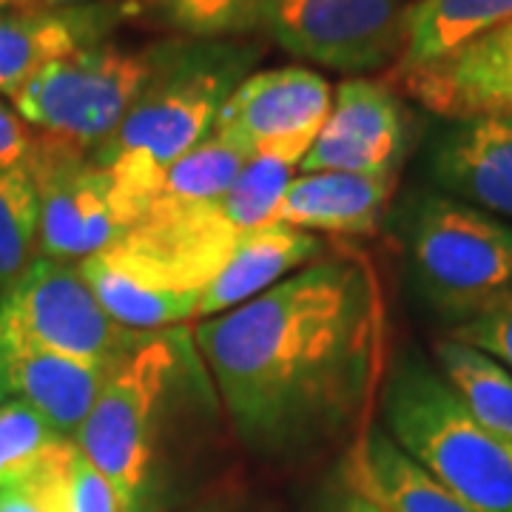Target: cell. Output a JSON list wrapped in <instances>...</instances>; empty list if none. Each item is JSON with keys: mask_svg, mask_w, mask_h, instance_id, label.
<instances>
[{"mask_svg": "<svg viewBox=\"0 0 512 512\" xmlns=\"http://www.w3.org/2000/svg\"><path fill=\"white\" fill-rule=\"evenodd\" d=\"M268 0H148L168 29L188 40H234L262 29Z\"/></svg>", "mask_w": 512, "mask_h": 512, "instance_id": "cell-25", "label": "cell"}, {"mask_svg": "<svg viewBox=\"0 0 512 512\" xmlns=\"http://www.w3.org/2000/svg\"><path fill=\"white\" fill-rule=\"evenodd\" d=\"M512 20V0H416L393 74L430 66Z\"/></svg>", "mask_w": 512, "mask_h": 512, "instance_id": "cell-20", "label": "cell"}, {"mask_svg": "<svg viewBox=\"0 0 512 512\" xmlns=\"http://www.w3.org/2000/svg\"><path fill=\"white\" fill-rule=\"evenodd\" d=\"M245 163H248L245 154H239L237 148H231L211 134L208 140H202L200 146L191 148L185 157L168 168L154 197L148 200L146 211L148 208H188V205L220 200L237 180Z\"/></svg>", "mask_w": 512, "mask_h": 512, "instance_id": "cell-24", "label": "cell"}, {"mask_svg": "<svg viewBox=\"0 0 512 512\" xmlns=\"http://www.w3.org/2000/svg\"><path fill=\"white\" fill-rule=\"evenodd\" d=\"M9 9H35L32 0H0V12H9Z\"/></svg>", "mask_w": 512, "mask_h": 512, "instance_id": "cell-32", "label": "cell"}, {"mask_svg": "<svg viewBox=\"0 0 512 512\" xmlns=\"http://www.w3.org/2000/svg\"><path fill=\"white\" fill-rule=\"evenodd\" d=\"M117 3H123V0H117ZM126 3H131V0H126Z\"/></svg>", "mask_w": 512, "mask_h": 512, "instance_id": "cell-35", "label": "cell"}, {"mask_svg": "<svg viewBox=\"0 0 512 512\" xmlns=\"http://www.w3.org/2000/svg\"><path fill=\"white\" fill-rule=\"evenodd\" d=\"M23 168L40 202V256L83 262L117 242L120 222L111 205L109 174L92 154L40 134Z\"/></svg>", "mask_w": 512, "mask_h": 512, "instance_id": "cell-10", "label": "cell"}, {"mask_svg": "<svg viewBox=\"0 0 512 512\" xmlns=\"http://www.w3.org/2000/svg\"><path fill=\"white\" fill-rule=\"evenodd\" d=\"M402 242L419 296L450 325L512 293V222L441 191L404 205Z\"/></svg>", "mask_w": 512, "mask_h": 512, "instance_id": "cell-5", "label": "cell"}, {"mask_svg": "<svg viewBox=\"0 0 512 512\" xmlns=\"http://www.w3.org/2000/svg\"><path fill=\"white\" fill-rule=\"evenodd\" d=\"M239 441L305 458L359 439L387 370V311L370 259L319 256L191 333Z\"/></svg>", "mask_w": 512, "mask_h": 512, "instance_id": "cell-1", "label": "cell"}, {"mask_svg": "<svg viewBox=\"0 0 512 512\" xmlns=\"http://www.w3.org/2000/svg\"><path fill=\"white\" fill-rule=\"evenodd\" d=\"M126 15L117 0L0 12V94L15 97L49 63L103 43Z\"/></svg>", "mask_w": 512, "mask_h": 512, "instance_id": "cell-13", "label": "cell"}, {"mask_svg": "<svg viewBox=\"0 0 512 512\" xmlns=\"http://www.w3.org/2000/svg\"><path fill=\"white\" fill-rule=\"evenodd\" d=\"M319 512H384V510L379 507V504H373L370 498H365L362 493L350 490L348 484L342 481V487L330 495Z\"/></svg>", "mask_w": 512, "mask_h": 512, "instance_id": "cell-30", "label": "cell"}, {"mask_svg": "<svg viewBox=\"0 0 512 512\" xmlns=\"http://www.w3.org/2000/svg\"><path fill=\"white\" fill-rule=\"evenodd\" d=\"M40 259V202L29 171L0 168V299Z\"/></svg>", "mask_w": 512, "mask_h": 512, "instance_id": "cell-23", "label": "cell"}, {"mask_svg": "<svg viewBox=\"0 0 512 512\" xmlns=\"http://www.w3.org/2000/svg\"><path fill=\"white\" fill-rule=\"evenodd\" d=\"M6 396H9V390H6V382H3V376H0V404L6 402Z\"/></svg>", "mask_w": 512, "mask_h": 512, "instance_id": "cell-34", "label": "cell"}, {"mask_svg": "<svg viewBox=\"0 0 512 512\" xmlns=\"http://www.w3.org/2000/svg\"><path fill=\"white\" fill-rule=\"evenodd\" d=\"M55 441L60 436L32 404L23 399L0 404V490L20 487Z\"/></svg>", "mask_w": 512, "mask_h": 512, "instance_id": "cell-26", "label": "cell"}, {"mask_svg": "<svg viewBox=\"0 0 512 512\" xmlns=\"http://www.w3.org/2000/svg\"><path fill=\"white\" fill-rule=\"evenodd\" d=\"M393 80L450 123L512 117V20L430 66L393 74Z\"/></svg>", "mask_w": 512, "mask_h": 512, "instance_id": "cell-12", "label": "cell"}, {"mask_svg": "<svg viewBox=\"0 0 512 512\" xmlns=\"http://www.w3.org/2000/svg\"><path fill=\"white\" fill-rule=\"evenodd\" d=\"M413 146V117L390 83L353 77L336 86L328 120L299 168L399 177Z\"/></svg>", "mask_w": 512, "mask_h": 512, "instance_id": "cell-11", "label": "cell"}, {"mask_svg": "<svg viewBox=\"0 0 512 512\" xmlns=\"http://www.w3.org/2000/svg\"><path fill=\"white\" fill-rule=\"evenodd\" d=\"M325 256V242L282 222H268L239 239L234 254L214 282L202 291L197 305V322L228 313L271 291L305 265Z\"/></svg>", "mask_w": 512, "mask_h": 512, "instance_id": "cell-17", "label": "cell"}, {"mask_svg": "<svg viewBox=\"0 0 512 512\" xmlns=\"http://www.w3.org/2000/svg\"><path fill=\"white\" fill-rule=\"evenodd\" d=\"M427 171L441 194L512 222V117L450 123L430 146Z\"/></svg>", "mask_w": 512, "mask_h": 512, "instance_id": "cell-15", "label": "cell"}, {"mask_svg": "<svg viewBox=\"0 0 512 512\" xmlns=\"http://www.w3.org/2000/svg\"><path fill=\"white\" fill-rule=\"evenodd\" d=\"M111 367L86 365L29 342L0 313V376L9 396L32 404L60 439H72L89 419Z\"/></svg>", "mask_w": 512, "mask_h": 512, "instance_id": "cell-14", "label": "cell"}, {"mask_svg": "<svg viewBox=\"0 0 512 512\" xmlns=\"http://www.w3.org/2000/svg\"><path fill=\"white\" fill-rule=\"evenodd\" d=\"M342 481L384 512H476L407 456L382 424H370L350 444Z\"/></svg>", "mask_w": 512, "mask_h": 512, "instance_id": "cell-18", "label": "cell"}, {"mask_svg": "<svg viewBox=\"0 0 512 512\" xmlns=\"http://www.w3.org/2000/svg\"><path fill=\"white\" fill-rule=\"evenodd\" d=\"M259 60L237 40H163L160 63L94 163L109 174L120 234L143 217L168 168L214 134L225 100Z\"/></svg>", "mask_w": 512, "mask_h": 512, "instance_id": "cell-2", "label": "cell"}, {"mask_svg": "<svg viewBox=\"0 0 512 512\" xmlns=\"http://www.w3.org/2000/svg\"><path fill=\"white\" fill-rule=\"evenodd\" d=\"M77 265L100 308L123 328L157 333L188 319H197V305H200L197 293L171 288L160 276L151 274L146 265L111 248Z\"/></svg>", "mask_w": 512, "mask_h": 512, "instance_id": "cell-19", "label": "cell"}, {"mask_svg": "<svg viewBox=\"0 0 512 512\" xmlns=\"http://www.w3.org/2000/svg\"><path fill=\"white\" fill-rule=\"evenodd\" d=\"M200 353L185 328L151 333L111 367L74 444L111 484L123 512H146L160 461L171 402L200 370Z\"/></svg>", "mask_w": 512, "mask_h": 512, "instance_id": "cell-3", "label": "cell"}, {"mask_svg": "<svg viewBox=\"0 0 512 512\" xmlns=\"http://www.w3.org/2000/svg\"><path fill=\"white\" fill-rule=\"evenodd\" d=\"M40 512H123L111 484L74 439L55 441L29 478L12 487Z\"/></svg>", "mask_w": 512, "mask_h": 512, "instance_id": "cell-22", "label": "cell"}, {"mask_svg": "<svg viewBox=\"0 0 512 512\" xmlns=\"http://www.w3.org/2000/svg\"><path fill=\"white\" fill-rule=\"evenodd\" d=\"M333 106L330 83L319 72L288 66L248 74L225 100L214 137L248 160L299 165L316 143Z\"/></svg>", "mask_w": 512, "mask_h": 512, "instance_id": "cell-9", "label": "cell"}, {"mask_svg": "<svg viewBox=\"0 0 512 512\" xmlns=\"http://www.w3.org/2000/svg\"><path fill=\"white\" fill-rule=\"evenodd\" d=\"M416 0H268L262 29L288 55L333 72L396 66Z\"/></svg>", "mask_w": 512, "mask_h": 512, "instance_id": "cell-7", "label": "cell"}, {"mask_svg": "<svg viewBox=\"0 0 512 512\" xmlns=\"http://www.w3.org/2000/svg\"><path fill=\"white\" fill-rule=\"evenodd\" d=\"M160 46L131 52L103 40L60 57L12 97L15 111L37 134L94 154L114 137L146 89L160 63Z\"/></svg>", "mask_w": 512, "mask_h": 512, "instance_id": "cell-6", "label": "cell"}, {"mask_svg": "<svg viewBox=\"0 0 512 512\" xmlns=\"http://www.w3.org/2000/svg\"><path fill=\"white\" fill-rule=\"evenodd\" d=\"M35 128L29 126L18 111L0 103V168H18L29 163L37 146Z\"/></svg>", "mask_w": 512, "mask_h": 512, "instance_id": "cell-29", "label": "cell"}, {"mask_svg": "<svg viewBox=\"0 0 512 512\" xmlns=\"http://www.w3.org/2000/svg\"><path fill=\"white\" fill-rule=\"evenodd\" d=\"M291 165L274 163V160H248L231 188L220 197L225 217L237 225L245 237L268 222H274L276 205L282 200L285 188L291 185Z\"/></svg>", "mask_w": 512, "mask_h": 512, "instance_id": "cell-27", "label": "cell"}, {"mask_svg": "<svg viewBox=\"0 0 512 512\" xmlns=\"http://www.w3.org/2000/svg\"><path fill=\"white\" fill-rule=\"evenodd\" d=\"M74 3H92V0H32V6H74Z\"/></svg>", "mask_w": 512, "mask_h": 512, "instance_id": "cell-33", "label": "cell"}, {"mask_svg": "<svg viewBox=\"0 0 512 512\" xmlns=\"http://www.w3.org/2000/svg\"><path fill=\"white\" fill-rule=\"evenodd\" d=\"M382 430L476 512H512V450L487 433L416 350L396 356L379 390Z\"/></svg>", "mask_w": 512, "mask_h": 512, "instance_id": "cell-4", "label": "cell"}, {"mask_svg": "<svg viewBox=\"0 0 512 512\" xmlns=\"http://www.w3.org/2000/svg\"><path fill=\"white\" fill-rule=\"evenodd\" d=\"M399 177L316 171L291 180L276 205L274 222L299 231L370 237L382 228Z\"/></svg>", "mask_w": 512, "mask_h": 512, "instance_id": "cell-16", "label": "cell"}, {"mask_svg": "<svg viewBox=\"0 0 512 512\" xmlns=\"http://www.w3.org/2000/svg\"><path fill=\"white\" fill-rule=\"evenodd\" d=\"M436 370L473 419L512 450V373L493 356L441 336L433 345Z\"/></svg>", "mask_w": 512, "mask_h": 512, "instance_id": "cell-21", "label": "cell"}, {"mask_svg": "<svg viewBox=\"0 0 512 512\" xmlns=\"http://www.w3.org/2000/svg\"><path fill=\"white\" fill-rule=\"evenodd\" d=\"M0 512H40L20 490H0Z\"/></svg>", "mask_w": 512, "mask_h": 512, "instance_id": "cell-31", "label": "cell"}, {"mask_svg": "<svg viewBox=\"0 0 512 512\" xmlns=\"http://www.w3.org/2000/svg\"><path fill=\"white\" fill-rule=\"evenodd\" d=\"M0 313L40 348L97 367H114L151 333L117 325L100 308L77 262L40 256L0 299Z\"/></svg>", "mask_w": 512, "mask_h": 512, "instance_id": "cell-8", "label": "cell"}, {"mask_svg": "<svg viewBox=\"0 0 512 512\" xmlns=\"http://www.w3.org/2000/svg\"><path fill=\"white\" fill-rule=\"evenodd\" d=\"M450 339L493 356L512 373V293L447 330Z\"/></svg>", "mask_w": 512, "mask_h": 512, "instance_id": "cell-28", "label": "cell"}]
</instances>
